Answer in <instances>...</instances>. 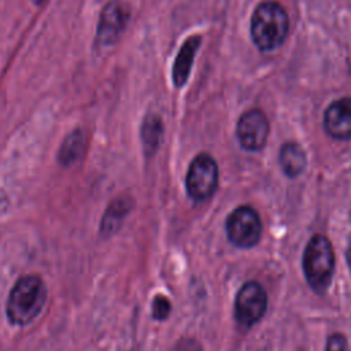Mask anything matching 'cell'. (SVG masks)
Listing matches in <instances>:
<instances>
[{
	"mask_svg": "<svg viewBox=\"0 0 351 351\" xmlns=\"http://www.w3.org/2000/svg\"><path fill=\"white\" fill-rule=\"evenodd\" d=\"M47 298V287L38 276H22L16 280L7 298L5 314L8 321L19 326L30 324L43 310Z\"/></svg>",
	"mask_w": 351,
	"mask_h": 351,
	"instance_id": "cell-1",
	"label": "cell"
},
{
	"mask_svg": "<svg viewBox=\"0 0 351 351\" xmlns=\"http://www.w3.org/2000/svg\"><path fill=\"white\" fill-rule=\"evenodd\" d=\"M288 33V15L277 1L261 3L251 18V37L261 51H271L282 44Z\"/></svg>",
	"mask_w": 351,
	"mask_h": 351,
	"instance_id": "cell-2",
	"label": "cell"
},
{
	"mask_svg": "<svg viewBox=\"0 0 351 351\" xmlns=\"http://www.w3.org/2000/svg\"><path fill=\"white\" fill-rule=\"evenodd\" d=\"M303 270L307 282L317 293H324L328 289L335 270V254L325 236L317 234L306 245Z\"/></svg>",
	"mask_w": 351,
	"mask_h": 351,
	"instance_id": "cell-3",
	"label": "cell"
},
{
	"mask_svg": "<svg viewBox=\"0 0 351 351\" xmlns=\"http://www.w3.org/2000/svg\"><path fill=\"white\" fill-rule=\"evenodd\" d=\"M218 165L208 154H199L189 165L185 188L189 197L196 202H204L213 196L218 186Z\"/></svg>",
	"mask_w": 351,
	"mask_h": 351,
	"instance_id": "cell-4",
	"label": "cell"
},
{
	"mask_svg": "<svg viewBox=\"0 0 351 351\" xmlns=\"http://www.w3.org/2000/svg\"><path fill=\"white\" fill-rule=\"evenodd\" d=\"M226 234L232 244L240 248L255 245L262 234V222L258 213L250 206H240L226 219Z\"/></svg>",
	"mask_w": 351,
	"mask_h": 351,
	"instance_id": "cell-5",
	"label": "cell"
},
{
	"mask_svg": "<svg viewBox=\"0 0 351 351\" xmlns=\"http://www.w3.org/2000/svg\"><path fill=\"white\" fill-rule=\"evenodd\" d=\"M130 18V8L121 0L108 1L99 16L96 30V44L101 47L112 45L126 29Z\"/></svg>",
	"mask_w": 351,
	"mask_h": 351,
	"instance_id": "cell-6",
	"label": "cell"
},
{
	"mask_svg": "<svg viewBox=\"0 0 351 351\" xmlns=\"http://www.w3.org/2000/svg\"><path fill=\"white\" fill-rule=\"evenodd\" d=\"M267 296L262 285L256 281L245 282L237 292L234 300V317L243 326L258 322L266 311Z\"/></svg>",
	"mask_w": 351,
	"mask_h": 351,
	"instance_id": "cell-7",
	"label": "cell"
},
{
	"mask_svg": "<svg viewBox=\"0 0 351 351\" xmlns=\"http://www.w3.org/2000/svg\"><path fill=\"white\" fill-rule=\"evenodd\" d=\"M237 138L240 145L247 151L261 149L269 134V122L266 115L259 110L244 112L237 122Z\"/></svg>",
	"mask_w": 351,
	"mask_h": 351,
	"instance_id": "cell-8",
	"label": "cell"
},
{
	"mask_svg": "<svg viewBox=\"0 0 351 351\" xmlns=\"http://www.w3.org/2000/svg\"><path fill=\"white\" fill-rule=\"evenodd\" d=\"M324 126L337 140L351 138V97L335 100L324 114Z\"/></svg>",
	"mask_w": 351,
	"mask_h": 351,
	"instance_id": "cell-9",
	"label": "cell"
},
{
	"mask_svg": "<svg viewBox=\"0 0 351 351\" xmlns=\"http://www.w3.org/2000/svg\"><path fill=\"white\" fill-rule=\"evenodd\" d=\"M200 43H202L200 36H191L184 41L182 47L180 48L171 70V78L176 86L181 88L186 82L195 60V55L200 47Z\"/></svg>",
	"mask_w": 351,
	"mask_h": 351,
	"instance_id": "cell-10",
	"label": "cell"
},
{
	"mask_svg": "<svg viewBox=\"0 0 351 351\" xmlns=\"http://www.w3.org/2000/svg\"><path fill=\"white\" fill-rule=\"evenodd\" d=\"M133 207V200L129 195H121L115 197L108 207L106 208L101 222H100V233L103 236H111L121 226L123 219L128 217Z\"/></svg>",
	"mask_w": 351,
	"mask_h": 351,
	"instance_id": "cell-11",
	"label": "cell"
},
{
	"mask_svg": "<svg viewBox=\"0 0 351 351\" xmlns=\"http://www.w3.org/2000/svg\"><path fill=\"white\" fill-rule=\"evenodd\" d=\"M140 136L145 156H152L158 151L163 136V123L160 117L152 112L147 114L141 123Z\"/></svg>",
	"mask_w": 351,
	"mask_h": 351,
	"instance_id": "cell-12",
	"label": "cell"
},
{
	"mask_svg": "<svg viewBox=\"0 0 351 351\" xmlns=\"http://www.w3.org/2000/svg\"><path fill=\"white\" fill-rule=\"evenodd\" d=\"M85 149V134L81 129H75L69 133L58 152V160L63 166H70L75 163Z\"/></svg>",
	"mask_w": 351,
	"mask_h": 351,
	"instance_id": "cell-13",
	"label": "cell"
},
{
	"mask_svg": "<svg viewBox=\"0 0 351 351\" xmlns=\"http://www.w3.org/2000/svg\"><path fill=\"white\" fill-rule=\"evenodd\" d=\"M280 163L287 176L296 177L306 167V154L300 145L295 143H285L280 151Z\"/></svg>",
	"mask_w": 351,
	"mask_h": 351,
	"instance_id": "cell-14",
	"label": "cell"
},
{
	"mask_svg": "<svg viewBox=\"0 0 351 351\" xmlns=\"http://www.w3.org/2000/svg\"><path fill=\"white\" fill-rule=\"evenodd\" d=\"M171 310L170 300L163 295H156L152 300V317L158 321H163L169 317Z\"/></svg>",
	"mask_w": 351,
	"mask_h": 351,
	"instance_id": "cell-15",
	"label": "cell"
},
{
	"mask_svg": "<svg viewBox=\"0 0 351 351\" xmlns=\"http://www.w3.org/2000/svg\"><path fill=\"white\" fill-rule=\"evenodd\" d=\"M326 351H351L347 339L341 333H333L328 337Z\"/></svg>",
	"mask_w": 351,
	"mask_h": 351,
	"instance_id": "cell-16",
	"label": "cell"
},
{
	"mask_svg": "<svg viewBox=\"0 0 351 351\" xmlns=\"http://www.w3.org/2000/svg\"><path fill=\"white\" fill-rule=\"evenodd\" d=\"M170 351H203L200 343L193 337H181L176 341Z\"/></svg>",
	"mask_w": 351,
	"mask_h": 351,
	"instance_id": "cell-17",
	"label": "cell"
},
{
	"mask_svg": "<svg viewBox=\"0 0 351 351\" xmlns=\"http://www.w3.org/2000/svg\"><path fill=\"white\" fill-rule=\"evenodd\" d=\"M347 262H348V266H350V270H351V240H350L348 250H347Z\"/></svg>",
	"mask_w": 351,
	"mask_h": 351,
	"instance_id": "cell-18",
	"label": "cell"
},
{
	"mask_svg": "<svg viewBox=\"0 0 351 351\" xmlns=\"http://www.w3.org/2000/svg\"><path fill=\"white\" fill-rule=\"evenodd\" d=\"M34 1V4H37V5H41V4H44L47 0H33Z\"/></svg>",
	"mask_w": 351,
	"mask_h": 351,
	"instance_id": "cell-19",
	"label": "cell"
}]
</instances>
